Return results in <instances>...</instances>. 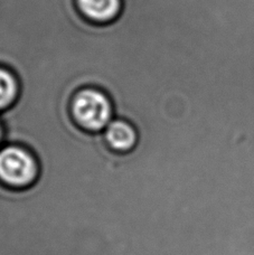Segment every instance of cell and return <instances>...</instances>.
Returning <instances> with one entry per match:
<instances>
[{
	"instance_id": "obj_1",
	"label": "cell",
	"mask_w": 254,
	"mask_h": 255,
	"mask_svg": "<svg viewBox=\"0 0 254 255\" xmlns=\"http://www.w3.org/2000/svg\"><path fill=\"white\" fill-rule=\"evenodd\" d=\"M71 113L75 124L90 133L103 132L115 118L111 100L94 88L83 89L75 94Z\"/></svg>"
},
{
	"instance_id": "obj_6",
	"label": "cell",
	"mask_w": 254,
	"mask_h": 255,
	"mask_svg": "<svg viewBox=\"0 0 254 255\" xmlns=\"http://www.w3.org/2000/svg\"><path fill=\"white\" fill-rule=\"evenodd\" d=\"M2 136H3V128L1 125H0V141L2 140Z\"/></svg>"
},
{
	"instance_id": "obj_2",
	"label": "cell",
	"mask_w": 254,
	"mask_h": 255,
	"mask_svg": "<svg viewBox=\"0 0 254 255\" xmlns=\"http://www.w3.org/2000/svg\"><path fill=\"white\" fill-rule=\"evenodd\" d=\"M38 165L29 150L8 145L0 150V181L8 187H28L37 179Z\"/></svg>"
},
{
	"instance_id": "obj_5",
	"label": "cell",
	"mask_w": 254,
	"mask_h": 255,
	"mask_svg": "<svg viewBox=\"0 0 254 255\" xmlns=\"http://www.w3.org/2000/svg\"><path fill=\"white\" fill-rule=\"evenodd\" d=\"M19 92V85L9 68L0 67V111H4L15 103Z\"/></svg>"
},
{
	"instance_id": "obj_3",
	"label": "cell",
	"mask_w": 254,
	"mask_h": 255,
	"mask_svg": "<svg viewBox=\"0 0 254 255\" xmlns=\"http://www.w3.org/2000/svg\"><path fill=\"white\" fill-rule=\"evenodd\" d=\"M107 145L115 152L127 153L138 147L139 133L133 125L122 119H113L103 131Z\"/></svg>"
},
{
	"instance_id": "obj_4",
	"label": "cell",
	"mask_w": 254,
	"mask_h": 255,
	"mask_svg": "<svg viewBox=\"0 0 254 255\" xmlns=\"http://www.w3.org/2000/svg\"><path fill=\"white\" fill-rule=\"evenodd\" d=\"M83 16L98 24L117 19L122 10V0H76Z\"/></svg>"
}]
</instances>
